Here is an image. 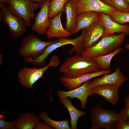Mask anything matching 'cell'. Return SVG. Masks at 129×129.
Wrapping results in <instances>:
<instances>
[{
    "mask_svg": "<svg viewBox=\"0 0 129 129\" xmlns=\"http://www.w3.org/2000/svg\"><path fill=\"white\" fill-rule=\"evenodd\" d=\"M100 69L92 58L75 55L67 58L59 68V70L69 78H76Z\"/></svg>",
    "mask_w": 129,
    "mask_h": 129,
    "instance_id": "1",
    "label": "cell"
},
{
    "mask_svg": "<svg viewBox=\"0 0 129 129\" xmlns=\"http://www.w3.org/2000/svg\"><path fill=\"white\" fill-rule=\"evenodd\" d=\"M90 112L91 124L90 129H115L117 124L123 118L119 113L102 108L100 105L92 107Z\"/></svg>",
    "mask_w": 129,
    "mask_h": 129,
    "instance_id": "2",
    "label": "cell"
},
{
    "mask_svg": "<svg viewBox=\"0 0 129 129\" xmlns=\"http://www.w3.org/2000/svg\"><path fill=\"white\" fill-rule=\"evenodd\" d=\"M126 35L124 33L105 36L95 45L83 51L81 54L87 57H93L110 53L120 47L124 42Z\"/></svg>",
    "mask_w": 129,
    "mask_h": 129,
    "instance_id": "3",
    "label": "cell"
},
{
    "mask_svg": "<svg viewBox=\"0 0 129 129\" xmlns=\"http://www.w3.org/2000/svg\"><path fill=\"white\" fill-rule=\"evenodd\" d=\"M59 60L57 56H51L50 61L46 65L39 68L25 67L18 71L17 76L20 84L27 88L34 89V84L40 78H43V75L48 68L52 66L57 67L59 65Z\"/></svg>",
    "mask_w": 129,
    "mask_h": 129,
    "instance_id": "4",
    "label": "cell"
},
{
    "mask_svg": "<svg viewBox=\"0 0 129 129\" xmlns=\"http://www.w3.org/2000/svg\"><path fill=\"white\" fill-rule=\"evenodd\" d=\"M58 40L44 41L34 34L30 35L23 39L18 53L24 59H35L42 54L48 46Z\"/></svg>",
    "mask_w": 129,
    "mask_h": 129,
    "instance_id": "5",
    "label": "cell"
},
{
    "mask_svg": "<svg viewBox=\"0 0 129 129\" xmlns=\"http://www.w3.org/2000/svg\"><path fill=\"white\" fill-rule=\"evenodd\" d=\"M7 7L12 13L23 20L27 26H31V20L34 19L35 11L41 5L30 0H5Z\"/></svg>",
    "mask_w": 129,
    "mask_h": 129,
    "instance_id": "6",
    "label": "cell"
},
{
    "mask_svg": "<svg viewBox=\"0 0 129 129\" xmlns=\"http://www.w3.org/2000/svg\"><path fill=\"white\" fill-rule=\"evenodd\" d=\"M0 20L7 26L11 38L15 40L26 32L27 26L22 19L12 13L4 3L0 2Z\"/></svg>",
    "mask_w": 129,
    "mask_h": 129,
    "instance_id": "7",
    "label": "cell"
},
{
    "mask_svg": "<svg viewBox=\"0 0 129 129\" xmlns=\"http://www.w3.org/2000/svg\"><path fill=\"white\" fill-rule=\"evenodd\" d=\"M84 36V34L81 33L80 36L74 39L59 38L58 41L48 46L43 53L38 57L35 59H31L30 62L34 65L42 66L45 64L46 58L53 51L59 47L69 44L73 45V48H75L80 44Z\"/></svg>",
    "mask_w": 129,
    "mask_h": 129,
    "instance_id": "8",
    "label": "cell"
},
{
    "mask_svg": "<svg viewBox=\"0 0 129 129\" xmlns=\"http://www.w3.org/2000/svg\"><path fill=\"white\" fill-rule=\"evenodd\" d=\"M86 29L81 43L82 51L94 45L102 38L106 36L104 29L99 20Z\"/></svg>",
    "mask_w": 129,
    "mask_h": 129,
    "instance_id": "9",
    "label": "cell"
},
{
    "mask_svg": "<svg viewBox=\"0 0 129 129\" xmlns=\"http://www.w3.org/2000/svg\"><path fill=\"white\" fill-rule=\"evenodd\" d=\"M118 11L100 0H80L77 4L76 14L86 11H94L108 15Z\"/></svg>",
    "mask_w": 129,
    "mask_h": 129,
    "instance_id": "10",
    "label": "cell"
},
{
    "mask_svg": "<svg viewBox=\"0 0 129 129\" xmlns=\"http://www.w3.org/2000/svg\"><path fill=\"white\" fill-rule=\"evenodd\" d=\"M91 82L88 81L84 82L80 87L68 91L59 90L57 92V95L59 98L66 97L78 99L81 103V108H86L87 98L90 96L91 89L90 87Z\"/></svg>",
    "mask_w": 129,
    "mask_h": 129,
    "instance_id": "11",
    "label": "cell"
},
{
    "mask_svg": "<svg viewBox=\"0 0 129 129\" xmlns=\"http://www.w3.org/2000/svg\"><path fill=\"white\" fill-rule=\"evenodd\" d=\"M50 0H48L41 5L40 9L35 16L34 22L31 26L32 30L38 34L45 33L50 26L49 9Z\"/></svg>",
    "mask_w": 129,
    "mask_h": 129,
    "instance_id": "12",
    "label": "cell"
},
{
    "mask_svg": "<svg viewBox=\"0 0 129 129\" xmlns=\"http://www.w3.org/2000/svg\"><path fill=\"white\" fill-rule=\"evenodd\" d=\"M120 87L116 85H103L98 86L91 89L90 96L99 95L107 102L115 105L119 99V89Z\"/></svg>",
    "mask_w": 129,
    "mask_h": 129,
    "instance_id": "13",
    "label": "cell"
},
{
    "mask_svg": "<svg viewBox=\"0 0 129 129\" xmlns=\"http://www.w3.org/2000/svg\"><path fill=\"white\" fill-rule=\"evenodd\" d=\"M105 74L100 78H97L90 82V87L91 89L98 86L103 85H116L121 86L128 78L122 73L117 67L113 73Z\"/></svg>",
    "mask_w": 129,
    "mask_h": 129,
    "instance_id": "14",
    "label": "cell"
},
{
    "mask_svg": "<svg viewBox=\"0 0 129 129\" xmlns=\"http://www.w3.org/2000/svg\"><path fill=\"white\" fill-rule=\"evenodd\" d=\"M111 72L110 70H102L74 78H69L64 75L61 76L60 79L62 84L69 91L80 87L82 83L93 78L110 73Z\"/></svg>",
    "mask_w": 129,
    "mask_h": 129,
    "instance_id": "15",
    "label": "cell"
},
{
    "mask_svg": "<svg viewBox=\"0 0 129 129\" xmlns=\"http://www.w3.org/2000/svg\"><path fill=\"white\" fill-rule=\"evenodd\" d=\"M62 12H60L55 16L49 19L50 26L45 33L48 39L54 37L68 38L72 35L63 27L61 21Z\"/></svg>",
    "mask_w": 129,
    "mask_h": 129,
    "instance_id": "16",
    "label": "cell"
},
{
    "mask_svg": "<svg viewBox=\"0 0 129 129\" xmlns=\"http://www.w3.org/2000/svg\"><path fill=\"white\" fill-rule=\"evenodd\" d=\"M100 14L99 21L104 29L105 36L113 35L116 33L129 35V25L118 24L112 20L109 15L102 13H100Z\"/></svg>",
    "mask_w": 129,
    "mask_h": 129,
    "instance_id": "17",
    "label": "cell"
},
{
    "mask_svg": "<svg viewBox=\"0 0 129 129\" xmlns=\"http://www.w3.org/2000/svg\"><path fill=\"white\" fill-rule=\"evenodd\" d=\"M100 13L94 11L83 12L77 15L76 27L74 34L80 30L87 28L100 19Z\"/></svg>",
    "mask_w": 129,
    "mask_h": 129,
    "instance_id": "18",
    "label": "cell"
},
{
    "mask_svg": "<svg viewBox=\"0 0 129 129\" xmlns=\"http://www.w3.org/2000/svg\"><path fill=\"white\" fill-rule=\"evenodd\" d=\"M77 4L72 0L66 4L64 11L66 16L65 29L72 34H74L76 27Z\"/></svg>",
    "mask_w": 129,
    "mask_h": 129,
    "instance_id": "19",
    "label": "cell"
},
{
    "mask_svg": "<svg viewBox=\"0 0 129 129\" xmlns=\"http://www.w3.org/2000/svg\"><path fill=\"white\" fill-rule=\"evenodd\" d=\"M38 116L32 113H22L16 120L14 129H32L37 122L39 120Z\"/></svg>",
    "mask_w": 129,
    "mask_h": 129,
    "instance_id": "20",
    "label": "cell"
},
{
    "mask_svg": "<svg viewBox=\"0 0 129 129\" xmlns=\"http://www.w3.org/2000/svg\"><path fill=\"white\" fill-rule=\"evenodd\" d=\"M60 101L69 112L70 117V129H77L78 119L82 116L86 115V113L78 109L73 105L68 97L60 98Z\"/></svg>",
    "mask_w": 129,
    "mask_h": 129,
    "instance_id": "21",
    "label": "cell"
},
{
    "mask_svg": "<svg viewBox=\"0 0 129 129\" xmlns=\"http://www.w3.org/2000/svg\"><path fill=\"white\" fill-rule=\"evenodd\" d=\"M38 116L40 119L43 120L54 129H71L69 125V120L67 118L59 121L52 120L49 118L46 113L43 111L39 113Z\"/></svg>",
    "mask_w": 129,
    "mask_h": 129,
    "instance_id": "22",
    "label": "cell"
},
{
    "mask_svg": "<svg viewBox=\"0 0 129 129\" xmlns=\"http://www.w3.org/2000/svg\"><path fill=\"white\" fill-rule=\"evenodd\" d=\"M122 49L120 47L110 53L92 58L98 65L100 70H109L110 67V62L114 56L121 52Z\"/></svg>",
    "mask_w": 129,
    "mask_h": 129,
    "instance_id": "23",
    "label": "cell"
},
{
    "mask_svg": "<svg viewBox=\"0 0 129 129\" xmlns=\"http://www.w3.org/2000/svg\"><path fill=\"white\" fill-rule=\"evenodd\" d=\"M69 0H51L49 6V19L56 16L60 12L64 11V6Z\"/></svg>",
    "mask_w": 129,
    "mask_h": 129,
    "instance_id": "24",
    "label": "cell"
},
{
    "mask_svg": "<svg viewBox=\"0 0 129 129\" xmlns=\"http://www.w3.org/2000/svg\"><path fill=\"white\" fill-rule=\"evenodd\" d=\"M108 15L112 20L118 24H122L129 22V12L117 11Z\"/></svg>",
    "mask_w": 129,
    "mask_h": 129,
    "instance_id": "25",
    "label": "cell"
},
{
    "mask_svg": "<svg viewBox=\"0 0 129 129\" xmlns=\"http://www.w3.org/2000/svg\"><path fill=\"white\" fill-rule=\"evenodd\" d=\"M108 5L118 11L129 12V4L126 0H112Z\"/></svg>",
    "mask_w": 129,
    "mask_h": 129,
    "instance_id": "26",
    "label": "cell"
},
{
    "mask_svg": "<svg viewBox=\"0 0 129 129\" xmlns=\"http://www.w3.org/2000/svg\"><path fill=\"white\" fill-rule=\"evenodd\" d=\"M5 112L1 111L0 113V129H14L16 123L15 120L11 122H8L5 120Z\"/></svg>",
    "mask_w": 129,
    "mask_h": 129,
    "instance_id": "27",
    "label": "cell"
},
{
    "mask_svg": "<svg viewBox=\"0 0 129 129\" xmlns=\"http://www.w3.org/2000/svg\"><path fill=\"white\" fill-rule=\"evenodd\" d=\"M125 106L120 110L119 113L124 119L129 120V94L124 100Z\"/></svg>",
    "mask_w": 129,
    "mask_h": 129,
    "instance_id": "28",
    "label": "cell"
},
{
    "mask_svg": "<svg viewBox=\"0 0 129 129\" xmlns=\"http://www.w3.org/2000/svg\"><path fill=\"white\" fill-rule=\"evenodd\" d=\"M116 129H129V120L123 118L119 121L116 126Z\"/></svg>",
    "mask_w": 129,
    "mask_h": 129,
    "instance_id": "29",
    "label": "cell"
},
{
    "mask_svg": "<svg viewBox=\"0 0 129 129\" xmlns=\"http://www.w3.org/2000/svg\"><path fill=\"white\" fill-rule=\"evenodd\" d=\"M34 129H53L54 128L46 123L40 121H37L35 124Z\"/></svg>",
    "mask_w": 129,
    "mask_h": 129,
    "instance_id": "30",
    "label": "cell"
},
{
    "mask_svg": "<svg viewBox=\"0 0 129 129\" xmlns=\"http://www.w3.org/2000/svg\"><path fill=\"white\" fill-rule=\"evenodd\" d=\"M34 2L38 3L41 5L44 2L47 1L48 0H32Z\"/></svg>",
    "mask_w": 129,
    "mask_h": 129,
    "instance_id": "31",
    "label": "cell"
},
{
    "mask_svg": "<svg viewBox=\"0 0 129 129\" xmlns=\"http://www.w3.org/2000/svg\"><path fill=\"white\" fill-rule=\"evenodd\" d=\"M104 3L108 5L112 0H100Z\"/></svg>",
    "mask_w": 129,
    "mask_h": 129,
    "instance_id": "32",
    "label": "cell"
},
{
    "mask_svg": "<svg viewBox=\"0 0 129 129\" xmlns=\"http://www.w3.org/2000/svg\"><path fill=\"white\" fill-rule=\"evenodd\" d=\"M3 55L1 53L0 54V65H1L2 64V60L3 59Z\"/></svg>",
    "mask_w": 129,
    "mask_h": 129,
    "instance_id": "33",
    "label": "cell"
},
{
    "mask_svg": "<svg viewBox=\"0 0 129 129\" xmlns=\"http://www.w3.org/2000/svg\"><path fill=\"white\" fill-rule=\"evenodd\" d=\"M125 48L128 49H129V44H127L125 45Z\"/></svg>",
    "mask_w": 129,
    "mask_h": 129,
    "instance_id": "34",
    "label": "cell"
},
{
    "mask_svg": "<svg viewBox=\"0 0 129 129\" xmlns=\"http://www.w3.org/2000/svg\"><path fill=\"white\" fill-rule=\"evenodd\" d=\"M76 4L78 3L80 0H72Z\"/></svg>",
    "mask_w": 129,
    "mask_h": 129,
    "instance_id": "35",
    "label": "cell"
},
{
    "mask_svg": "<svg viewBox=\"0 0 129 129\" xmlns=\"http://www.w3.org/2000/svg\"><path fill=\"white\" fill-rule=\"evenodd\" d=\"M0 2L5 3V0H0Z\"/></svg>",
    "mask_w": 129,
    "mask_h": 129,
    "instance_id": "36",
    "label": "cell"
},
{
    "mask_svg": "<svg viewBox=\"0 0 129 129\" xmlns=\"http://www.w3.org/2000/svg\"><path fill=\"white\" fill-rule=\"evenodd\" d=\"M129 4V0H126Z\"/></svg>",
    "mask_w": 129,
    "mask_h": 129,
    "instance_id": "37",
    "label": "cell"
}]
</instances>
